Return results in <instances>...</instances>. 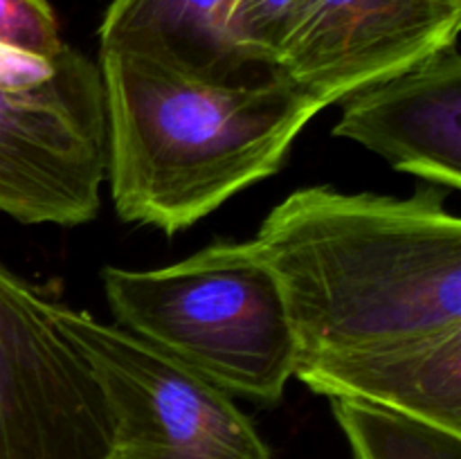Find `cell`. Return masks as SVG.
<instances>
[{
  "label": "cell",
  "mask_w": 461,
  "mask_h": 459,
  "mask_svg": "<svg viewBox=\"0 0 461 459\" xmlns=\"http://www.w3.org/2000/svg\"><path fill=\"white\" fill-rule=\"evenodd\" d=\"M446 196L435 184L412 196L311 184L268 212L252 241L300 360L461 327V219Z\"/></svg>",
  "instance_id": "cell-1"
},
{
  "label": "cell",
  "mask_w": 461,
  "mask_h": 459,
  "mask_svg": "<svg viewBox=\"0 0 461 459\" xmlns=\"http://www.w3.org/2000/svg\"><path fill=\"white\" fill-rule=\"evenodd\" d=\"M97 66L113 205L167 237L277 174L322 111L275 68L216 79L140 52H99Z\"/></svg>",
  "instance_id": "cell-2"
},
{
  "label": "cell",
  "mask_w": 461,
  "mask_h": 459,
  "mask_svg": "<svg viewBox=\"0 0 461 459\" xmlns=\"http://www.w3.org/2000/svg\"><path fill=\"white\" fill-rule=\"evenodd\" d=\"M102 286L117 327L232 399H284L300 351L282 288L252 238H219L160 268L106 266Z\"/></svg>",
  "instance_id": "cell-3"
},
{
  "label": "cell",
  "mask_w": 461,
  "mask_h": 459,
  "mask_svg": "<svg viewBox=\"0 0 461 459\" xmlns=\"http://www.w3.org/2000/svg\"><path fill=\"white\" fill-rule=\"evenodd\" d=\"M108 138L102 72L79 50L0 48V214L77 228L102 207Z\"/></svg>",
  "instance_id": "cell-4"
},
{
  "label": "cell",
  "mask_w": 461,
  "mask_h": 459,
  "mask_svg": "<svg viewBox=\"0 0 461 459\" xmlns=\"http://www.w3.org/2000/svg\"><path fill=\"white\" fill-rule=\"evenodd\" d=\"M113 418V459H273L232 396L117 324L52 300Z\"/></svg>",
  "instance_id": "cell-5"
},
{
  "label": "cell",
  "mask_w": 461,
  "mask_h": 459,
  "mask_svg": "<svg viewBox=\"0 0 461 459\" xmlns=\"http://www.w3.org/2000/svg\"><path fill=\"white\" fill-rule=\"evenodd\" d=\"M0 459H113V418L52 300L0 261Z\"/></svg>",
  "instance_id": "cell-6"
},
{
  "label": "cell",
  "mask_w": 461,
  "mask_h": 459,
  "mask_svg": "<svg viewBox=\"0 0 461 459\" xmlns=\"http://www.w3.org/2000/svg\"><path fill=\"white\" fill-rule=\"evenodd\" d=\"M461 0H302L273 68L329 108L457 43Z\"/></svg>",
  "instance_id": "cell-7"
},
{
  "label": "cell",
  "mask_w": 461,
  "mask_h": 459,
  "mask_svg": "<svg viewBox=\"0 0 461 459\" xmlns=\"http://www.w3.org/2000/svg\"><path fill=\"white\" fill-rule=\"evenodd\" d=\"M333 135L430 184L461 187V54L446 45L340 99Z\"/></svg>",
  "instance_id": "cell-8"
},
{
  "label": "cell",
  "mask_w": 461,
  "mask_h": 459,
  "mask_svg": "<svg viewBox=\"0 0 461 459\" xmlns=\"http://www.w3.org/2000/svg\"><path fill=\"white\" fill-rule=\"evenodd\" d=\"M293 378L327 399L363 400L461 435V327L300 360Z\"/></svg>",
  "instance_id": "cell-9"
},
{
  "label": "cell",
  "mask_w": 461,
  "mask_h": 459,
  "mask_svg": "<svg viewBox=\"0 0 461 459\" xmlns=\"http://www.w3.org/2000/svg\"><path fill=\"white\" fill-rule=\"evenodd\" d=\"M234 0H111L99 25V52H140L216 79H241L250 66L232 48L228 18Z\"/></svg>",
  "instance_id": "cell-10"
},
{
  "label": "cell",
  "mask_w": 461,
  "mask_h": 459,
  "mask_svg": "<svg viewBox=\"0 0 461 459\" xmlns=\"http://www.w3.org/2000/svg\"><path fill=\"white\" fill-rule=\"evenodd\" d=\"M331 412L354 459H461V435L435 423L351 399H331Z\"/></svg>",
  "instance_id": "cell-11"
},
{
  "label": "cell",
  "mask_w": 461,
  "mask_h": 459,
  "mask_svg": "<svg viewBox=\"0 0 461 459\" xmlns=\"http://www.w3.org/2000/svg\"><path fill=\"white\" fill-rule=\"evenodd\" d=\"M302 0H234L228 36L239 57L250 66L273 68Z\"/></svg>",
  "instance_id": "cell-12"
},
{
  "label": "cell",
  "mask_w": 461,
  "mask_h": 459,
  "mask_svg": "<svg viewBox=\"0 0 461 459\" xmlns=\"http://www.w3.org/2000/svg\"><path fill=\"white\" fill-rule=\"evenodd\" d=\"M0 48L36 58H52L66 48L48 0H0Z\"/></svg>",
  "instance_id": "cell-13"
}]
</instances>
